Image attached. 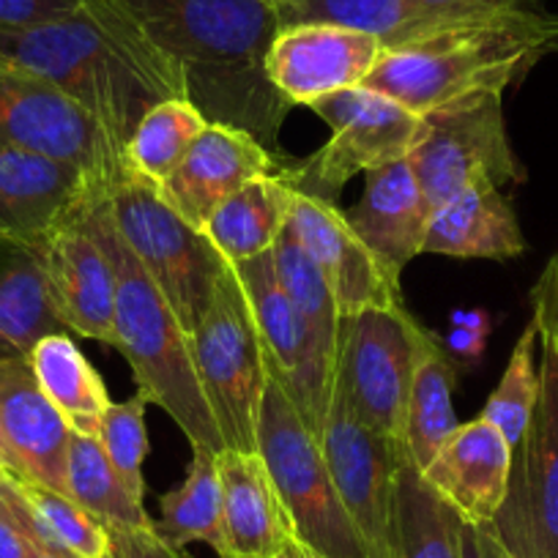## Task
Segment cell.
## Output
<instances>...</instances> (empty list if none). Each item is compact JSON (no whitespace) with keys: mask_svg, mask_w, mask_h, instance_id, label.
Segmentation results:
<instances>
[{"mask_svg":"<svg viewBox=\"0 0 558 558\" xmlns=\"http://www.w3.org/2000/svg\"><path fill=\"white\" fill-rule=\"evenodd\" d=\"M553 52H558V14L525 0L386 47L364 88L427 116L471 96L504 94Z\"/></svg>","mask_w":558,"mask_h":558,"instance_id":"3","label":"cell"},{"mask_svg":"<svg viewBox=\"0 0 558 558\" xmlns=\"http://www.w3.org/2000/svg\"><path fill=\"white\" fill-rule=\"evenodd\" d=\"M146 405L148 400L140 391L129 400L112 402L99 430V444L107 460L137 501L146 498V480H143V463L148 454Z\"/></svg>","mask_w":558,"mask_h":558,"instance_id":"37","label":"cell"},{"mask_svg":"<svg viewBox=\"0 0 558 558\" xmlns=\"http://www.w3.org/2000/svg\"><path fill=\"white\" fill-rule=\"evenodd\" d=\"M214 449L192 447V463L184 482L159 498V520L154 531L170 547L184 550L190 542H206L222 553V480Z\"/></svg>","mask_w":558,"mask_h":558,"instance_id":"28","label":"cell"},{"mask_svg":"<svg viewBox=\"0 0 558 558\" xmlns=\"http://www.w3.org/2000/svg\"><path fill=\"white\" fill-rule=\"evenodd\" d=\"M525 252L509 197L498 186H471L430 214L422 255L509 260Z\"/></svg>","mask_w":558,"mask_h":558,"instance_id":"24","label":"cell"},{"mask_svg":"<svg viewBox=\"0 0 558 558\" xmlns=\"http://www.w3.org/2000/svg\"><path fill=\"white\" fill-rule=\"evenodd\" d=\"M0 146L61 159L94 179H116L126 170L123 148L101 123L7 56H0Z\"/></svg>","mask_w":558,"mask_h":558,"instance_id":"12","label":"cell"},{"mask_svg":"<svg viewBox=\"0 0 558 558\" xmlns=\"http://www.w3.org/2000/svg\"><path fill=\"white\" fill-rule=\"evenodd\" d=\"M83 0H0V28H28L77 12Z\"/></svg>","mask_w":558,"mask_h":558,"instance_id":"39","label":"cell"},{"mask_svg":"<svg viewBox=\"0 0 558 558\" xmlns=\"http://www.w3.org/2000/svg\"><path fill=\"white\" fill-rule=\"evenodd\" d=\"M208 126L206 116L190 99H168L143 116L123 146V168L132 179L162 186L190 154L197 134Z\"/></svg>","mask_w":558,"mask_h":558,"instance_id":"30","label":"cell"},{"mask_svg":"<svg viewBox=\"0 0 558 558\" xmlns=\"http://www.w3.org/2000/svg\"><path fill=\"white\" fill-rule=\"evenodd\" d=\"M110 550L116 558H195L181 547H170L151 529H107Z\"/></svg>","mask_w":558,"mask_h":558,"instance_id":"40","label":"cell"},{"mask_svg":"<svg viewBox=\"0 0 558 558\" xmlns=\"http://www.w3.org/2000/svg\"><path fill=\"white\" fill-rule=\"evenodd\" d=\"M110 179H88L80 208L90 233L105 250L116 277V342L134 375L137 391L162 408L190 447L222 452L225 441L203 395L192 356V335L181 326L168 299L137 263L118 233L107 208L105 186Z\"/></svg>","mask_w":558,"mask_h":558,"instance_id":"4","label":"cell"},{"mask_svg":"<svg viewBox=\"0 0 558 558\" xmlns=\"http://www.w3.org/2000/svg\"><path fill=\"white\" fill-rule=\"evenodd\" d=\"M520 3H525V0H405L402 25L384 47L400 45L411 36L427 34V31L441 28V25L463 23V20L471 17H485V14L514 9Z\"/></svg>","mask_w":558,"mask_h":558,"instance_id":"38","label":"cell"},{"mask_svg":"<svg viewBox=\"0 0 558 558\" xmlns=\"http://www.w3.org/2000/svg\"><path fill=\"white\" fill-rule=\"evenodd\" d=\"M31 558H63V556H56V553H41V550H31Z\"/></svg>","mask_w":558,"mask_h":558,"instance_id":"48","label":"cell"},{"mask_svg":"<svg viewBox=\"0 0 558 558\" xmlns=\"http://www.w3.org/2000/svg\"><path fill=\"white\" fill-rule=\"evenodd\" d=\"M430 214L411 162L397 159L364 175L362 197L348 208L345 219L369 250L402 271L422 255Z\"/></svg>","mask_w":558,"mask_h":558,"instance_id":"22","label":"cell"},{"mask_svg":"<svg viewBox=\"0 0 558 558\" xmlns=\"http://www.w3.org/2000/svg\"><path fill=\"white\" fill-rule=\"evenodd\" d=\"M279 28L299 23H331L367 31L386 41L397 34L405 0H274Z\"/></svg>","mask_w":558,"mask_h":558,"instance_id":"36","label":"cell"},{"mask_svg":"<svg viewBox=\"0 0 558 558\" xmlns=\"http://www.w3.org/2000/svg\"><path fill=\"white\" fill-rule=\"evenodd\" d=\"M286 558H326V556H320V553H315L313 547H307V545H302V542L293 539L291 547H288Z\"/></svg>","mask_w":558,"mask_h":558,"instance_id":"47","label":"cell"},{"mask_svg":"<svg viewBox=\"0 0 558 558\" xmlns=\"http://www.w3.org/2000/svg\"><path fill=\"white\" fill-rule=\"evenodd\" d=\"M454 386H458V369L444 342L438 340L416 369L408 397L405 430H402V447L418 471L430 465L449 436L458 430L452 405Z\"/></svg>","mask_w":558,"mask_h":558,"instance_id":"31","label":"cell"},{"mask_svg":"<svg viewBox=\"0 0 558 558\" xmlns=\"http://www.w3.org/2000/svg\"><path fill=\"white\" fill-rule=\"evenodd\" d=\"M34 378L56 411L66 418L72 433L99 438L105 413L112 400L105 380L99 378L88 359L83 356L66 331L47 335L31 348L28 356Z\"/></svg>","mask_w":558,"mask_h":558,"instance_id":"27","label":"cell"},{"mask_svg":"<svg viewBox=\"0 0 558 558\" xmlns=\"http://www.w3.org/2000/svg\"><path fill=\"white\" fill-rule=\"evenodd\" d=\"M539 335V397L523 438L512 447L507 496L490 520L509 558H558V324L531 291Z\"/></svg>","mask_w":558,"mask_h":558,"instance_id":"6","label":"cell"},{"mask_svg":"<svg viewBox=\"0 0 558 558\" xmlns=\"http://www.w3.org/2000/svg\"><path fill=\"white\" fill-rule=\"evenodd\" d=\"M0 471H7V474H14V476H20V471H17V463H14L12 452H9V444H7V438H3V430H0Z\"/></svg>","mask_w":558,"mask_h":558,"instance_id":"46","label":"cell"},{"mask_svg":"<svg viewBox=\"0 0 558 558\" xmlns=\"http://www.w3.org/2000/svg\"><path fill=\"white\" fill-rule=\"evenodd\" d=\"M105 197L121 239L192 335L211 304L228 260L151 184L132 179L126 170L107 181Z\"/></svg>","mask_w":558,"mask_h":558,"instance_id":"7","label":"cell"},{"mask_svg":"<svg viewBox=\"0 0 558 558\" xmlns=\"http://www.w3.org/2000/svg\"><path fill=\"white\" fill-rule=\"evenodd\" d=\"M438 337L408 307L367 310L342 318L335 386L373 430L402 444L413 378Z\"/></svg>","mask_w":558,"mask_h":558,"instance_id":"10","label":"cell"},{"mask_svg":"<svg viewBox=\"0 0 558 558\" xmlns=\"http://www.w3.org/2000/svg\"><path fill=\"white\" fill-rule=\"evenodd\" d=\"M293 206V186L282 175H260L241 186L206 225V239L228 263L250 260L274 250Z\"/></svg>","mask_w":558,"mask_h":558,"instance_id":"26","label":"cell"},{"mask_svg":"<svg viewBox=\"0 0 558 558\" xmlns=\"http://www.w3.org/2000/svg\"><path fill=\"white\" fill-rule=\"evenodd\" d=\"M460 558H509V553L493 534L490 523L463 520V525H460Z\"/></svg>","mask_w":558,"mask_h":558,"instance_id":"41","label":"cell"},{"mask_svg":"<svg viewBox=\"0 0 558 558\" xmlns=\"http://www.w3.org/2000/svg\"><path fill=\"white\" fill-rule=\"evenodd\" d=\"M534 291L542 293V296L547 299V304H550L553 315H556V324H558V255H553L550 260H547V266L542 268Z\"/></svg>","mask_w":558,"mask_h":558,"instance_id":"44","label":"cell"},{"mask_svg":"<svg viewBox=\"0 0 558 558\" xmlns=\"http://www.w3.org/2000/svg\"><path fill=\"white\" fill-rule=\"evenodd\" d=\"M66 496L107 529H151L143 501L126 490L99 438L72 433L66 449Z\"/></svg>","mask_w":558,"mask_h":558,"instance_id":"32","label":"cell"},{"mask_svg":"<svg viewBox=\"0 0 558 558\" xmlns=\"http://www.w3.org/2000/svg\"><path fill=\"white\" fill-rule=\"evenodd\" d=\"M184 72L186 99L208 123L250 132L268 151L293 110L266 74L279 31L266 0H112Z\"/></svg>","mask_w":558,"mask_h":558,"instance_id":"2","label":"cell"},{"mask_svg":"<svg viewBox=\"0 0 558 558\" xmlns=\"http://www.w3.org/2000/svg\"><path fill=\"white\" fill-rule=\"evenodd\" d=\"M0 430L20 480L66 496V449L72 427L39 389L28 359H0Z\"/></svg>","mask_w":558,"mask_h":558,"instance_id":"19","label":"cell"},{"mask_svg":"<svg viewBox=\"0 0 558 558\" xmlns=\"http://www.w3.org/2000/svg\"><path fill=\"white\" fill-rule=\"evenodd\" d=\"M107 558H116V556H112V550H110V556H107Z\"/></svg>","mask_w":558,"mask_h":558,"instance_id":"50","label":"cell"},{"mask_svg":"<svg viewBox=\"0 0 558 558\" xmlns=\"http://www.w3.org/2000/svg\"><path fill=\"white\" fill-rule=\"evenodd\" d=\"M0 558H31V545L20 525L9 514L7 504L0 501Z\"/></svg>","mask_w":558,"mask_h":558,"instance_id":"42","label":"cell"},{"mask_svg":"<svg viewBox=\"0 0 558 558\" xmlns=\"http://www.w3.org/2000/svg\"><path fill=\"white\" fill-rule=\"evenodd\" d=\"M384 39L331 23L279 28L266 56V74L293 107L367 83L384 56Z\"/></svg>","mask_w":558,"mask_h":558,"instance_id":"16","label":"cell"},{"mask_svg":"<svg viewBox=\"0 0 558 558\" xmlns=\"http://www.w3.org/2000/svg\"><path fill=\"white\" fill-rule=\"evenodd\" d=\"M536 348H539V335H536V324L531 320L514 342L507 369H504L501 380H498L490 400L485 402V411H482V418H487L490 425H496L504 433L509 447H514L523 438L531 413H534L536 397H539Z\"/></svg>","mask_w":558,"mask_h":558,"instance_id":"35","label":"cell"},{"mask_svg":"<svg viewBox=\"0 0 558 558\" xmlns=\"http://www.w3.org/2000/svg\"><path fill=\"white\" fill-rule=\"evenodd\" d=\"M94 175L25 148L0 146V233L41 241Z\"/></svg>","mask_w":558,"mask_h":558,"instance_id":"23","label":"cell"},{"mask_svg":"<svg viewBox=\"0 0 558 558\" xmlns=\"http://www.w3.org/2000/svg\"><path fill=\"white\" fill-rule=\"evenodd\" d=\"M318 441L342 507L351 514L367 556L395 558L397 471L411 460L405 447L362 422L337 389H331L329 413Z\"/></svg>","mask_w":558,"mask_h":558,"instance_id":"13","label":"cell"},{"mask_svg":"<svg viewBox=\"0 0 558 558\" xmlns=\"http://www.w3.org/2000/svg\"><path fill=\"white\" fill-rule=\"evenodd\" d=\"M271 257L279 286L286 288L288 299H291L293 307L299 310L302 320L307 324L310 337H313L324 364L335 373L342 331V313L337 307L335 293L326 286L320 268L315 266L313 257L299 244V239L291 233L288 225L277 239V244H274Z\"/></svg>","mask_w":558,"mask_h":558,"instance_id":"33","label":"cell"},{"mask_svg":"<svg viewBox=\"0 0 558 558\" xmlns=\"http://www.w3.org/2000/svg\"><path fill=\"white\" fill-rule=\"evenodd\" d=\"M192 356L225 449L257 452V418L268 380L266 356L246 293L230 263L206 315L192 331Z\"/></svg>","mask_w":558,"mask_h":558,"instance_id":"8","label":"cell"},{"mask_svg":"<svg viewBox=\"0 0 558 558\" xmlns=\"http://www.w3.org/2000/svg\"><path fill=\"white\" fill-rule=\"evenodd\" d=\"M20 480V476H17ZM25 498L34 509L39 529L45 534L47 553L63 558H107L110 556V534L94 514L63 493L50 490L36 482L20 480Z\"/></svg>","mask_w":558,"mask_h":558,"instance_id":"34","label":"cell"},{"mask_svg":"<svg viewBox=\"0 0 558 558\" xmlns=\"http://www.w3.org/2000/svg\"><path fill=\"white\" fill-rule=\"evenodd\" d=\"M0 56L83 107L121 148L151 107L186 99L179 63L112 0H83L66 17L0 28Z\"/></svg>","mask_w":558,"mask_h":558,"instance_id":"1","label":"cell"},{"mask_svg":"<svg viewBox=\"0 0 558 558\" xmlns=\"http://www.w3.org/2000/svg\"><path fill=\"white\" fill-rule=\"evenodd\" d=\"M45 274L63 329L112 345L116 277L105 250L85 222L80 201L45 235Z\"/></svg>","mask_w":558,"mask_h":558,"instance_id":"17","label":"cell"},{"mask_svg":"<svg viewBox=\"0 0 558 558\" xmlns=\"http://www.w3.org/2000/svg\"><path fill=\"white\" fill-rule=\"evenodd\" d=\"M230 266L250 302L266 356V373L288 391L310 430L320 438L329 413L335 373L324 364L307 324L288 299L286 288L279 286L271 252Z\"/></svg>","mask_w":558,"mask_h":558,"instance_id":"14","label":"cell"},{"mask_svg":"<svg viewBox=\"0 0 558 558\" xmlns=\"http://www.w3.org/2000/svg\"><path fill=\"white\" fill-rule=\"evenodd\" d=\"M288 228L320 268L342 318H353L367 310L405 307L400 291L402 271L359 239L356 230L348 225L345 211L335 203L293 190Z\"/></svg>","mask_w":558,"mask_h":558,"instance_id":"15","label":"cell"},{"mask_svg":"<svg viewBox=\"0 0 558 558\" xmlns=\"http://www.w3.org/2000/svg\"><path fill=\"white\" fill-rule=\"evenodd\" d=\"M217 463L225 539L219 558H286L293 529L260 454L222 449Z\"/></svg>","mask_w":558,"mask_h":558,"instance_id":"21","label":"cell"},{"mask_svg":"<svg viewBox=\"0 0 558 558\" xmlns=\"http://www.w3.org/2000/svg\"><path fill=\"white\" fill-rule=\"evenodd\" d=\"M282 162L250 132L208 123L175 173L157 186L159 197L195 230H206L217 208L260 175H277Z\"/></svg>","mask_w":558,"mask_h":558,"instance_id":"18","label":"cell"},{"mask_svg":"<svg viewBox=\"0 0 558 558\" xmlns=\"http://www.w3.org/2000/svg\"><path fill=\"white\" fill-rule=\"evenodd\" d=\"M512 447L487 418L458 425L422 480L469 523H490L507 496Z\"/></svg>","mask_w":558,"mask_h":558,"instance_id":"20","label":"cell"},{"mask_svg":"<svg viewBox=\"0 0 558 558\" xmlns=\"http://www.w3.org/2000/svg\"><path fill=\"white\" fill-rule=\"evenodd\" d=\"M460 525L463 518L405 460L397 471L395 558H460Z\"/></svg>","mask_w":558,"mask_h":558,"instance_id":"29","label":"cell"},{"mask_svg":"<svg viewBox=\"0 0 558 558\" xmlns=\"http://www.w3.org/2000/svg\"><path fill=\"white\" fill-rule=\"evenodd\" d=\"M257 454L291 520L293 539L326 558H369L351 514L342 507L320 441L271 375L257 418Z\"/></svg>","mask_w":558,"mask_h":558,"instance_id":"5","label":"cell"},{"mask_svg":"<svg viewBox=\"0 0 558 558\" xmlns=\"http://www.w3.org/2000/svg\"><path fill=\"white\" fill-rule=\"evenodd\" d=\"M331 126L329 143L310 157L282 162L279 175L296 192L335 203L359 173L408 159L425 132V118L373 88H348L310 105Z\"/></svg>","mask_w":558,"mask_h":558,"instance_id":"9","label":"cell"},{"mask_svg":"<svg viewBox=\"0 0 558 558\" xmlns=\"http://www.w3.org/2000/svg\"><path fill=\"white\" fill-rule=\"evenodd\" d=\"M485 345H487V335H482V331H474V329H463V326H452V331H449L447 340H444V348L452 351L454 356L465 359V362H476V359L485 353Z\"/></svg>","mask_w":558,"mask_h":558,"instance_id":"43","label":"cell"},{"mask_svg":"<svg viewBox=\"0 0 558 558\" xmlns=\"http://www.w3.org/2000/svg\"><path fill=\"white\" fill-rule=\"evenodd\" d=\"M452 326H463V329L482 331V335H490L493 320L485 310H458L452 313Z\"/></svg>","mask_w":558,"mask_h":558,"instance_id":"45","label":"cell"},{"mask_svg":"<svg viewBox=\"0 0 558 558\" xmlns=\"http://www.w3.org/2000/svg\"><path fill=\"white\" fill-rule=\"evenodd\" d=\"M63 329L45 274V239L0 233V359L28 356L47 335Z\"/></svg>","mask_w":558,"mask_h":558,"instance_id":"25","label":"cell"},{"mask_svg":"<svg viewBox=\"0 0 558 558\" xmlns=\"http://www.w3.org/2000/svg\"><path fill=\"white\" fill-rule=\"evenodd\" d=\"M266 3H271V7H274V0H266Z\"/></svg>","mask_w":558,"mask_h":558,"instance_id":"49","label":"cell"},{"mask_svg":"<svg viewBox=\"0 0 558 558\" xmlns=\"http://www.w3.org/2000/svg\"><path fill=\"white\" fill-rule=\"evenodd\" d=\"M504 94H480L427 112L425 132L408 154L430 211L471 186L520 184L523 162L504 121Z\"/></svg>","mask_w":558,"mask_h":558,"instance_id":"11","label":"cell"}]
</instances>
